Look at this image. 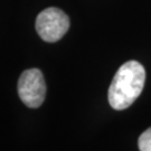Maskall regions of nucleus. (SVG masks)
Returning <instances> with one entry per match:
<instances>
[{
	"label": "nucleus",
	"mask_w": 151,
	"mask_h": 151,
	"mask_svg": "<svg viewBox=\"0 0 151 151\" xmlns=\"http://www.w3.org/2000/svg\"><path fill=\"white\" fill-rule=\"evenodd\" d=\"M146 70L137 60H129L120 67L109 88V103L114 110H125L139 97L145 86Z\"/></svg>",
	"instance_id": "f257e3e1"
},
{
	"label": "nucleus",
	"mask_w": 151,
	"mask_h": 151,
	"mask_svg": "<svg viewBox=\"0 0 151 151\" xmlns=\"http://www.w3.org/2000/svg\"><path fill=\"white\" fill-rule=\"evenodd\" d=\"M35 26L43 40L55 43L67 32L70 28V18L63 10L50 7L38 15Z\"/></svg>",
	"instance_id": "f03ea898"
},
{
	"label": "nucleus",
	"mask_w": 151,
	"mask_h": 151,
	"mask_svg": "<svg viewBox=\"0 0 151 151\" xmlns=\"http://www.w3.org/2000/svg\"><path fill=\"white\" fill-rule=\"evenodd\" d=\"M18 94L22 103L28 108H39L46 95L43 73L38 68L24 70L18 81Z\"/></svg>",
	"instance_id": "7ed1b4c3"
},
{
	"label": "nucleus",
	"mask_w": 151,
	"mask_h": 151,
	"mask_svg": "<svg viewBox=\"0 0 151 151\" xmlns=\"http://www.w3.org/2000/svg\"><path fill=\"white\" fill-rule=\"evenodd\" d=\"M138 145L140 151H151V128L147 129L139 137Z\"/></svg>",
	"instance_id": "20e7f679"
}]
</instances>
